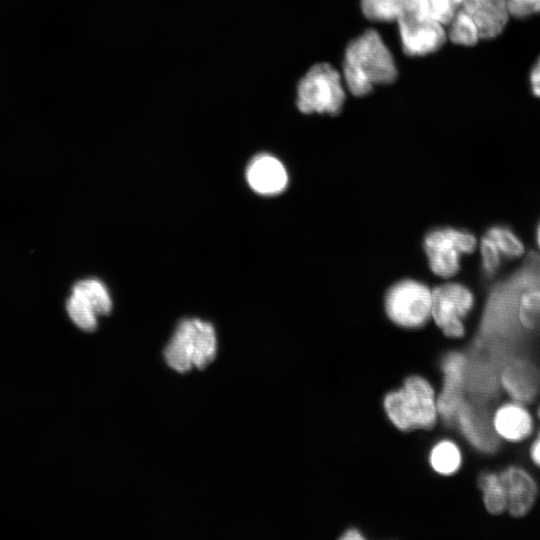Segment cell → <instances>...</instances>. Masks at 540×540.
<instances>
[{"mask_svg":"<svg viewBox=\"0 0 540 540\" xmlns=\"http://www.w3.org/2000/svg\"><path fill=\"white\" fill-rule=\"evenodd\" d=\"M529 81L532 93L540 98V56L530 71Z\"/></svg>","mask_w":540,"mask_h":540,"instance_id":"25","label":"cell"},{"mask_svg":"<svg viewBox=\"0 0 540 540\" xmlns=\"http://www.w3.org/2000/svg\"><path fill=\"white\" fill-rule=\"evenodd\" d=\"M536 239H537V244L540 248V222L538 223V226H537V229H536Z\"/></svg>","mask_w":540,"mask_h":540,"instance_id":"28","label":"cell"},{"mask_svg":"<svg viewBox=\"0 0 540 540\" xmlns=\"http://www.w3.org/2000/svg\"><path fill=\"white\" fill-rule=\"evenodd\" d=\"M537 416H538V418L540 419V405H539L538 408H537Z\"/></svg>","mask_w":540,"mask_h":540,"instance_id":"29","label":"cell"},{"mask_svg":"<svg viewBox=\"0 0 540 540\" xmlns=\"http://www.w3.org/2000/svg\"><path fill=\"white\" fill-rule=\"evenodd\" d=\"M500 381L512 400L529 403L539 392L540 374L536 366L523 358L513 359L503 368Z\"/></svg>","mask_w":540,"mask_h":540,"instance_id":"10","label":"cell"},{"mask_svg":"<svg viewBox=\"0 0 540 540\" xmlns=\"http://www.w3.org/2000/svg\"><path fill=\"white\" fill-rule=\"evenodd\" d=\"M529 457L532 463L540 468V431L530 445Z\"/></svg>","mask_w":540,"mask_h":540,"instance_id":"26","label":"cell"},{"mask_svg":"<svg viewBox=\"0 0 540 540\" xmlns=\"http://www.w3.org/2000/svg\"><path fill=\"white\" fill-rule=\"evenodd\" d=\"M213 326L200 319H184L177 326L165 349L167 364L178 372L205 368L216 355Z\"/></svg>","mask_w":540,"mask_h":540,"instance_id":"3","label":"cell"},{"mask_svg":"<svg viewBox=\"0 0 540 540\" xmlns=\"http://www.w3.org/2000/svg\"><path fill=\"white\" fill-rule=\"evenodd\" d=\"M344 102L341 77L328 63L315 64L298 83L296 105L302 113L337 115Z\"/></svg>","mask_w":540,"mask_h":540,"instance_id":"4","label":"cell"},{"mask_svg":"<svg viewBox=\"0 0 540 540\" xmlns=\"http://www.w3.org/2000/svg\"><path fill=\"white\" fill-rule=\"evenodd\" d=\"M67 313L81 330L92 332L97 327V314L77 295L71 293L66 302Z\"/></svg>","mask_w":540,"mask_h":540,"instance_id":"21","label":"cell"},{"mask_svg":"<svg viewBox=\"0 0 540 540\" xmlns=\"http://www.w3.org/2000/svg\"><path fill=\"white\" fill-rule=\"evenodd\" d=\"M480 488L489 513L499 515L507 509V494L500 473H484L480 478Z\"/></svg>","mask_w":540,"mask_h":540,"instance_id":"16","label":"cell"},{"mask_svg":"<svg viewBox=\"0 0 540 540\" xmlns=\"http://www.w3.org/2000/svg\"><path fill=\"white\" fill-rule=\"evenodd\" d=\"M448 25V37L454 44L473 46L481 39L474 20L461 8Z\"/></svg>","mask_w":540,"mask_h":540,"instance_id":"17","label":"cell"},{"mask_svg":"<svg viewBox=\"0 0 540 540\" xmlns=\"http://www.w3.org/2000/svg\"><path fill=\"white\" fill-rule=\"evenodd\" d=\"M72 293L81 298L97 316L109 314L112 301L105 285L94 278L78 281L72 288Z\"/></svg>","mask_w":540,"mask_h":540,"instance_id":"14","label":"cell"},{"mask_svg":"<svg viewBox=\"0 0 540 540\" xmlns=\"http://www.w3.org/2000/svg\"><path fill=\"white\" fill-rule=\"evenodd\" d=\"M476 237L469 231L451 227L430 231L424 238V250L431 271L449 278L460 269V257L474 252Z\"/></svg>","mask_w":540,"mask_h":540,"instance_id":"6","label":"cell"},{"mask_svg":"<svg viewBox=\"0 0 540 540\" xmlns=\"http://www.w3.org/2000/svg\"><path fill=\"white\" fill-rule=\"evenodd\" d=\"M342 538H343V539H363V537L361 536V534L358 533V532L355 531V530L347 532V534L344 535Z\"/></svg>","mask_w":540,"mask_h":540,"instance_id":"27","label":"cell"},{"mask_svg":"<svg viewBox=\"0 0 540 540\" xmlns=\"http://www.w3.org/2000/svg\"><path fill=\"white\" fill-rule=\"evenodd\" d=\"M384 409L392 424L403 431L432 428L437 420L434 389L420 376L408 377L399 390L388 393Z\"/></svg>","mask_w":540,"mask_h":540,"instance_id":"2","label":"cell"},{"mask_svg":"<svg viewBox=\"0 0 540 540\" xmlns=\"http://www.w3.org/2000/svg\"><path fill=\"white\" fill-rule=\"evenodd\" d=\"M430 463L436 472L444 475L452 474L461 464L460 450L453 442L442 441L432 449Z\"/></svg>","mask_w":540,"mask_h":540,"instance_id":"18","label":"cell"},{"mask_svg":"<svg viewBox=\"0 0 540 540\" xmlns=\"http://www.w3.org/2000/svg\"><path fill=\"white\" fill-rule=\"evenodd\" d=\"M246 178L250 187L262 195L279 194L288 184V174L284 165L269 154H259L250 161Z\"/></svg>","mask_w":540,"mask_h":540,"instance_id":"12","label":"cell"},{"mask_svg":"<svg viewBox=\"0 0 540 540\" xmlns=\"http://www.w3.org/2000/svg\"><path fill=\"white\" fill-rule=\"evenodd\" d=\"M495 434L510 443H520L531 436L534 420L526 406L517 401L501 404L492 419Z\"/></svg>","mask_w":540,"mask_h":540,"instance_id":"11","label":"cell"},{"mask_svg":"<svg viewBox=\"0 0 540 540\" xmlns=\"http://www.w3.org/2000/svg\"><path fill=\"white\" fill-rule=\"evenodd\" d=\"M415 0H361L364 16L372 21L392 22L407 11Z\"/></svg>","mask_w":540,"mask_h":540,"instance_id":"15","label":"cell"},{"mask_svg":"<svg viewBox=\"0 0 540 540\" xmlns=\"http://www.w3.org/2000/svg\"><path fill=\"white\" fill-rule=\"evenodd\" d=\"M461 9L474 20L481 39L499 36L510 17L506 0H463Z\"/></svg>","mask_w":540,"mask_h":540,"instance_id":"13","label":"cell"},{"mask_svg":"<svg viewBox=\"0 0 540 540\" xmlns=\"http://www.w3.org/2000/svg\"><path fill=\"white\" fill-rule=\"evenodd\" d=\"M343 74L349 91L355 96L370 93L377 84H390L397 77L391 52L380 34L366 30L346 47Z\"/></svg>","mask_w":540,"mask_h":540,"instance_id":"1","label":"cell"},{"mask_svg":"<svg viewBox=\"0 0 540 540\" xmlns=\"http://www.w3.org/2000/svg\"><path fill=\"white\" fill-rule=\"evenodd\" d=\"M507 494V511L513 517L526 516L534 507L538 484L524 467L511 464L500 472Z\"/></svg>","mask_w":540,"mask_h":540,"instance_id":"9","label":"cell"},{"mask_svg":"<svg viewBox=\"0 0 540 540\" xmlns=\"http://www.w3.org/2000/svg\"><path fill=\"white\" fill-rule=\"evenodd\" d=\"M384 305L393 323L405 328L420 327L431 317L432 290L416 280H401L387 291Z\"/></svg>","mask_w":540,"mask_h":540,"instance_id":"5","label":"cell"},{"mask_svg":"<svg viewBox=\"0 0 540 540\" xmlns=\"http://www.w3.org/2000/svg\"><path fill=\"white\" fill-rule=\"evenodd\" d=\"M509 16L527 18L540 13V0H506Z\"/></svg>","mask_w":540,"mask_h":540,"instance_id":"24","label":"cell"},{"mask_svg":"<svg viewBox=\"0 0 540 540\" xmlns=\"http://www.w3.org/2000/svg\"><path fill=\"white\" fill-rule=\"evenodd\" d=\"M396 22L403 50L409 56L436 52L446 41L444 25L422 14L416 8L415 1Z\"/></svg>","mask_w":540,"mask_h":540,"instance_id":"8","label":"cell"},{"mask_svg":"<svg viewBox=\"0 0 540 540\" xmlns=\"http://www.w3.org/2000/svg\"><path fill=\"white\" fill-rule=\"evenodd\" d=\"M519 320L529 330L540 327V291L528 292L522 296Z\"/></svg>","mask_w":540,"mask_h":540,"instance_id":"22","label":"cell"},{"mask_svg":"<svg viewBox=\"0 0 540 540\" xmlns=\"http://www.w3.org/2000/svg\"><path fill=\"white\" fill-rule=\"evenodd\" d=\"M486 236L492 240L499 252L507 258H517L524 253L523 242L507 226H493L487 230Z\"/></svg>","mask_w":540,"mask_h":540,"instance_id":"19","label":"cell"},{"mask_svg":"<svg viewBox=\"0 0 540 540\" xmlns=\"http://www.w3.org/2000/svg\"><path fill=\"white\" fill-rule=\"evenodd\" d=\"M463 0H415L416 8L425 16L448 25L458 10Z\"/></svg>","mask_w":540,"mask_h":540,"instance_id":"20","label":"cell"},{"mask_svg":"<svg viewBox=\"0 0 540 540\" xmlns=\"http://www.w3.org/2000/svg\"><path fill=\"white\" fill-rule=\"evenodd\" d=\"M474 297L460 283H445L432 290L431 317L447 337L464 335L463 319L473 308Z\"/></svg>","mask_w":540,"mask_h":540,"instance_id":"7","label":"cell"},{"mask_svg":"<svg viewBox=\"0 0 540 540\" xmlns=\"http://www.w3.org/2000/svg\"><path fill=\"white\" fill-rule=\"evenodd\" d=\"M480 252L481 265L485 274L488 276L495 274L501 264V253L486 235L481 239Z\"/></svg>","mask_w":540,"mask_h":540,"instance_id":"23","label":"cell"}]
</instances>
